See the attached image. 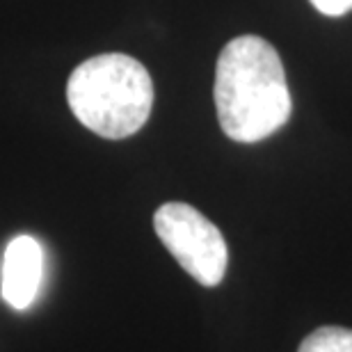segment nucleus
Here are the masks:
<instances>
[{"instance_id":"1","label":"nucleus","mask_w":352,"mask_h":352,"mask_svg":"<svg viewBox=\"0 0 352 352\" xmlns=\"http://www.w3.org/2000/svg\"><path fill=\"white\" fill-rule=\"evenodd\" d=\"M215 110L224 135L252 144L288 122L293 110L279 53L256 34L222 48L215 67Z\"/></svg>"},{"instance_id":"2","label":"nucleus","mask_w":352,"mask_h":352,"mask_svg":"<svg viewBox=\"0 0 352 352\" xmlns=\"http://www.w3.org/2000/svg\"><path fill=\"white\" fill-rule=\"evenodd\" d=\"M67 101L85 129L105 140H124L135 135L149 119L153 82L135 58L103 53L74 69Z\"/></svg>"},{"instance_id":"3","label":"nucleus","mask_w":352,"mask_h":352,"mask_svg":"<svg viewBox=\"0 0 352 352\" xmlns=\"http://www.w3.org/2000/svg\"><path fill=\"white\" fill-rule=\"evenodd\" d=\"M153 229L167 252L201 286H217L224 279L229 250L222 231L183 201H167L153 215Z\"/></svg>"},{"instance_id":"4","label":"nucleus","mask_w":352,"mask_h":352,"mask_svg":"<svg viewBox=\"0 0 352 352\" xmlns=\"http://www.w3.org/2000/svg\"><path fill=\"white\" fill-rule=\"evenodd\" d=\"M41 274H44V250L37 238L16 236L12 238L3 258L0 295L16 311H25L37 300Z\"/></svg>"},{"instance_id":"5","label":"nucleus","mask_w":352,"mask_h":352,"mask_svg":"<svg viewBox=\"0 0 352 352\" xmlns=\"http://www.w3.org/2000/svg\"><path fill=\"white\" fill-rule=\"evenodd\" d=\"M298 352H352V329L318 327L302 341Z\"/></svg>"},{"instance_id":"6","label":"nucleus","mask_w":352,"mask_h":352,"mask_svg":"<svg viewBox=\"0 0 352 352\" xmlns=\"http://www.w3.org/2000/svg\"><path fill=\"white\" fill-rule=\"evenodd\" d=\"M311 5L325 16H343L352 10V0H311Z\"/></svg>"}]
</instances>
